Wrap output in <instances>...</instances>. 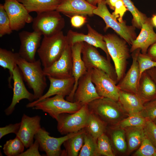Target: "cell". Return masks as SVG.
<instances>
[{"label":"cell","instance_id":"obj_1","mask_svg":"<svg viewBox=\"0 0 156 156\" xmlns=\"http://www.w3.org/2000/svg\"><path fill=\"white\" fill-rule=\"evenodd\" d=\"M16 63L24 80L28 87L33 90L35 100L38 99L43 95L47 86L46 76L40 60L30 62L19 56Z\"/></svg>","mask_w":156,"mask_h":156},{"label":"cell","instance_id":"obj_2","mask_svg":"<svg viewBox=\"0 0 156 156\" xmlns=\"http://www.w3.org/2000/svg\"><path fill=\"white\" fill-rule=\"evenodd\" d=\"M90 113L95 114L108 126H116L129 115L118 101L106 98L95 99L88 104Z\"/></svg>","mask_w":156,"mask_h":156},{"label":"cell","instance_id":"obj_3","mask_svg":"<svg viewBox=\"0 0 156 156\" xmlns=\"http://www.w3.org/2000/svg\"><path fill=\"white\" fill-rule=\"evenodd\" d=\"M103 39L114 62L118 83L125 74L127 60L130 57V49L127 42L115 34L104 35Z\"/></svg>","mask_w":156,"mask_h":156},{"label":"cell","instance_id":"obj_4","mask_svg":"<svg viewBox=\"0 0 156 156\" xmlns=\"http://www.w3.org/2000/svg\"><path fill=\"white\" fill-rule=\"evenodd\" d=\"M68 45L66 36L62 31L51 36H43L37 51L43 68L58 60Z\"/></svg>","mask_w":156,"mask_h":156},{"label":"cell","instance_id":"obj_5","mask_svg":"<svg viewBox=\"0 0 156 156\" xmlns=\"http://www.w3.org/2000/svg\"><path fill=\"white\" fill-rule=\"evenodd\" d=\"M106 5L105 1L99 3L93 10V14L99 16L104 21L105 31L109 28L112 29L128 44L131 45L137 37L135 27L133 25H127L125 21L119 22L109 12Z\"/></svg>","mask_w":156,"mask_h":156},{"label":"cell","instance_id":"obj_6","mask_svg":"<svg viewBox=\"0 0 156 156\" xmlns=\"http://www.w3.org/2000/svg\"><path fill=\"white\" fill-rule=\"evenodd\" d=\"M64 97L59 95L46 98L34 105L32 109L40 110L47 113L56 120L59 115L62 113L72 114L78 111L83 105L76 102L65 100Z\"/></svg>","mask_w":156,"mask_h":156},{"label":"cell","instance_id":"obj_7","mask_svg":"<svg viewBox=\"0 0 156 156\" xmlns=\"http://www.w3.org/2000/svg\"><path fill=\"white\" fill-rule=\"evenodd\" d=\"M65 25L64 18L55 10L37 14L33 18L32 28L43 36L48 37L62 31Z\"/></svg>","mask_w":156,"mask_h":156},{"label":"cell","instance_id":"obj_8","mask_svg":"<svg viewBox=\"0 0 156 156\" xmlns=\"http://www.w3.org/2000/svg\"><path fill=\"white\" fill-rule=\"evenodd\" d=\"M81 53L87 70L93 69L102 70L109 75L116 84L118 83L114 67L107 57L100 54L96 47L83 42Z\"/></svg>","mask_w":156,"mask_h":156},{"label":"cell","instance_id":"obj_9","mask_svg":"<svg viewBox=\"0 0 156 156\" xmlns=\"http://www.w3.org/2000/svg\"><path fill=\"white\" fill-rule=\"evenodd\" d=\"M90 114L88 105L86 104L75 113L60 114L57 120L58 131L63 135L81 130L86 127Z\"/></svg>","mask_w":156,"mask_h":156},{"label":"cell","instance_id":"obj_10","mask_svg":"<svg viewBox=\"0 0 156 156\" xmlns=\"http://www.w3.org/2000/svg\"><path fill=\"white\" fill-rule=\"evenodd\" d=\"M91 78L100 96L118 101L120 90L109 75L102 70L93 69L91 70Z\"/></svg>","mask_w":156,"mask_h":156},{"label":"cell","instance_id":"obj_11","mask_svg":"<svg viewBox=\"0 0 156 156\" xmlns=\"http://www.w3.org/2000/svg\"><path fill=\"white\" fill-rule=\"evenodd\" d=\"M82 129L68 133L63 137L55 138L50 136L49 133L44 128H41L34 138L39 143L40 150L44 151L47 156H62V145L69 138L79 133Z\"/></svg>","mask_w":156,"mask_h":156},{"label":"cell","instance_id":"obj_12","mask_svg":"<svg viewBox=\"0 0 156 156\" xmlns=\"http://www.w3.org/2000/svg\"><path fill=\"white\" fill-rule=\"evenodd\" d=\"M3 5L12 31H19L26 23L32 22L34 18L24 5L17 0H5Z\"/></svg>","mask_w":156,"mask_h":156},{"label":"cell","instance_id":"obj_13","mask_svg":"<svg viewBox=\"0 0 156 156\" xmlns=\"http://www.w3.org/2000/svg\"><path fill=\"white\" fill-rule=\"evenodd\" d=\"M87 34L69 30L66 35L68 45L70 46L79 42H84L101 49L105 53L107 59L110 61L111 57L108 53L103 36L94 29L89 24L87 25Z\"/></svg>","mask_w":156,"mask_h":156},{"label":"cell","instance_id":"obj_14","mask_svg":"<svg viewBox=\"0 0 156 156\" xmlns=\"http://www.w3.org/2000/svg\"><path fill=\"white\" fill-rule=\"evenodd\" d=\"M42 35L33 31H22L18 34L21 45L18 52L21 57L27 61L36 60L35 55L41 44Z\"/></svg>","mask_w":156,"mask_h":156},{"label":"cell","instance_id":"obj_15","mask_svg":"<svg viewBox=\"0 0 156 156\" xmlns=\"http://www.w3.org/2000/svg\"><path fill=\"white\" fill-rule=\"evenodd\" d=\"M71 47L67 46L60 57L49 67L43 68L46 76L59 79L73 77Z\"/></svg>","mask_w":156,"mask_h":156},{"label":"cell","instance_id":"obj_16","mask_svg":"<svg viewBox=\"0 0 156 156\" xmlns=\"http://www.w3.org/2000/svg\"><path fill=\"white\" fill-rule=\"evenodd\" d=\"M12 79L14 81L12 100L10 105L4 111L7 116L13 112L16 105L21 100L27 99L30 102L35 100L34 94L29 92L26 88L22 74L17 65L12 72Z\"/></svg>","mask_w":156,"mask_h":156},{"label":"cell","instance_id":"obj_17","mask_svg":"<svg viewBox=\"0 0 156 156\" xmlns=\"http://www.w3.org/2000/svg\"><path fill=\"white\" fill-rule=\"evenodd\" d=\"M91 70L87 72L79 79L75 92L74 102L83 105L87 104L102 97L97 94L91 78Z\"/></svg>","mask_w":156,"mask_h":156},{"label":"cell","instance_id":"obj_18","mask_svg":"<svg viewBox=\"0 0 156 156\" xmlns=\"http://www.w3.org/2000/svg\"><path fill=\"white\" fill-rule=\"evenodd\" d=\"M50 82L49 88L47 92L38 99L27 104V108L32 107L36 103L54 95H59L64 97L68 96L72 92L75 83L73 77L64 79L48 77Z\"/></svg>","mask_w":156,"mask_h":156},{"label":"cell","instance_id":"obj_19","mask_svg":"<svg viewBox=\"0 0 156 156\" xmlns=\"http://www.w3.org/2000/svg\"><path fill=\"white\" fill-rule=\"evenodd\" d=\"M41 119L40 116L38 115L30 117L23 114L16 136L22 142L25 148H29L34 143L35 135L41 128Z\"/></svg>","mask_w":156,"mask_h":156},{"label":"cell","instance_id":"obj_20","mask_svg":"<svg viewBox=\"0 0 156 156\" xmlns=\"http://www.w3.org/2000/svg\"><path fill=\"white\" fill-rule=\"evenodd\" d=\"M140 52V49H138L132 52V62L130 67L117 85L120 90L136 94L140 76L138 61V56Z\"/></svg>","mask_w":156,"mask_h":156},{"label":"cell","instance_id":"obj_21","mask_svg":"<svg viewBox=\"0 0 156 156\" xmlns=\"http://www.w3.org/2000/svg\"><path fill=\"white\" fill-rule=\"evenodd\" d=\"M96 7L86 0H62L56 10L70 18L76 15L92 16Z\"/></svg>","mask_w":156,"mask_h":156},{"label":"cell","instance_id":"obj_22","mask_svg":"<svg viewBox=\"0 0 156 156\" xmlns=\"http://www.w3.org/2000/svg\"><path fill=\"white\" fill-rule=\"evenodd\" d=\"M153 28L150 18L148 17L142 24L139 35L132 42L130 52L140 49L141 53H147L150 46L156 42V33Z\"/></svg>","mask_w":156,"mask_h":156},{"label":"cell","instance_id":"obj_23","mask_svg":"<svg viewBox=\"0 0 156 156\" xmlns=\"http://www.w3.org/2000/svg\"><path fill=\"white\" fill-rule=\"evenodd\" d=\"M83 42H77L71 46L73 62L72 74L75 82L72 92L68 96H66V100L70 102L74 101V95L79 79L87 71L81 56Z\"/></svg>","mask_w":156,"mask_h":156},{"label":"cell","instance_id":"obj_24","mask_svg":"<svg viewBox=\"0 0 156 156\" xmlns=\"http://www.w3.org/2000/svg\"><path fill=\"white\" fill-rule=\"evenodd\" d=\"M136 94L144 104L156 98V86L146 71L140 75Z\"/></svg>","mask_w":156,"mask_h":156},{"label":"cell","instance_id":"obj_25","mask_svg":"<svg viewBox=\"0 0 156 156\" xmlns=\"http://www.w3.org/2000/svg\"><path fill=\"white\" fill-rule=\"evenodd\" d=\"M118 101L129 115L140 113L144 107V103L136 94L120 90Z\"/></svg>","mask_w":156,"mask_h":156},{"label":"cell","instance_id":"obj_26","mask_svg":"<svg viewBox=\"0 0 156 156\" xmlns=\"http://www.w3.org/2000/svg\"><path fill=\"white\" fill-rule=\"evenodd\" d=\"M108 137L114 151L121 153L127 149L125 132L124 128L118 125L108 126L105 133Z\"/></svg>","mask_w":156,"mask_h":156},{"label":"cell","instance_id":"obj_27","mask_svg":"<svg viewBox=\"0 0 156 156\" xmlns=\"http://www.w3.org/2000/svg\"><path fill=\"white\" fill-rule=\"evenodd\" d=\"M22 3L28 12L37 14L56 10L60 1L58 0H17Z\"/></svg>","mask_w":156,"mask_h":156},{"label":"cell","instance_id":"obj_28","mask_svg":"<svg viewBox=\"0 0 156 156\" xmlns=\"http://www.w3.org/2000/svg\"><path fill=\"white\" fill-rule=\"evenodd\" d=\"M143 127H131L124 128L129 153L132 152L141 145L145 137Z\"/></svg>","mask_w":156,"mask_h":156},{"label":"cell","instance_id":"obj_29","mask_svg":"<svg viewBox=\"0 0 156 156\" xmlns=\"http://www.w3.org/2000/svg\"><path fill=\"white\" fill-rule=\"evenodd\" d=\"M84 128L79 134L66 140L63 144L65 150H62V156H77L84 142Z\"/></svg>","mask_w":156,"mask_h":156},{"label":"cell","instance_id":"obj_30","mask_svg":"<svg viewBox=\"0 0 156 156\" xmlns=\"http://www.w3.org/2000/svg\"><path fill=\"white\" fill-rule=\"evenodd\" d=\"M107 127L108 125L98 116L90 113L84 129L86 131L97 141L99 137L106 133Z\"/></svg>","mask_w":156,"mask_h":156},{"label":"cell","instance_id":"obj_31","mask_svg":"<svg viewBox=\"0 0 156 156\" xmlns=\"http://www.w3.org/2000/svg\"><path fill=\"white\" fill-rule=\"evenodd\" d=\"M20 56L18 53L12 51L1 48H0V66L4 69L9 70L10 76L8 81L10 84L12 77V72L17 65V60Z\"/></svg>","mask_w":156,"mask_h":156},{"label":"cell","instance_id":"obj_32","mask_svg":"<svg viewBox=\"0 0 156 156\" xmlns=\"http://www.w3.org/2000/svg\"><path fill=\"white\" fill-rule=\"evenodd\" d=\"M25 146L17 136L13 139L7 141L3 147V152L7 156H19L23 153Z\"/></svg>","mask_w":156,"mask_h":156},{"label":"cell","instance_id":"obj_33","mask_svg":"<svg viewBox=\"0 0 156 156\" xmlns=\"http://www.w3.org/2000/svg\"><path fill=\"white\" fill-rule=\"evenodd\" d=\"M125 5L132 14V25L141 29L142 24L148 18L145 14L140 11L131 0H122Z\"/></svg>","mask_w":156,"mask_h":156},{"label":"cell","instance_id":"obj_34","mask_svg":"<svg viewBox=\"0 0 156 156\" xmlns=\"http://www.w3.org/2000/svg\"><path fill=\"white\" fill-rule=\"evenodd\" d=\"M78 156H99L97 148V141L86 130L84 133L83 144Z\"/></svg>","mask_w":156,"mask_h":156},{"label":"cell","instance_id":"obj_35","mask_svg":"<svg viewBox=\"0 0 156 156\" xmlns=\"http://www.w3.org/2000/svg\"><path fill=\"white\" fill-rule=\"evenodd\" d=\"M97 148L99 156L115 155L109 138L105 133L98 138L97 140Z\"/></svg>","mask_w":156,"mask_h":156},{"label":"cell","instance_id":"obj_36","mask_svg":"<svg viewBox=\"0 0 156 156\" xmlns=\"http://www.w3.org/2000/svg\"><path fill=\"white\" fill-rule=\"evenodd\" d=\"M147 120L139 113H134L129 115L117 125L124 129L131 127H143Z\"/></svg>","mask_w":156,"mask_h":156},{"label":"cell","instance_id":"obj_37","mask_svg":"<svg viewBox=\"0 0 156 156\" xmlns=\"http://www.w3.org/2000/svg\"><path fill=\"white\" fill-rule=\"evenodd\" d=\"M134 156H156V148L145 136Z\"/></svg>","mask_w":156,"mask_h":156},{"label":"cell","instance_id":"obj_38","mask_svg":"<svg viewBox=\"0 0 156 156\" xmlns=\"http://www.w3.org/2000/svg\"><path fill=\"white\" fill-rule=\"evenodd\" d=\"M9 18L3 7L0 4V37L6 34H10L12 32Z\"/></svg>","mask_w":156,"mask_h":156},{"label":"cell","instance_id":"obj_39","mask_svg":"<svg viewBox=\"0 0 156 156\" xmlns=\"http://www.w3.org/2000/svg\"><path fill=\"white\" fill-rule=\"evenodd\" d=\"M139 113L147 119L153 120L156 119V98L145 103Z\"/></svg>","mask_w":156,"mask_h":156},{"label":"cell","instance_id":"obj_40","mask_svg":"<svg viewBox=\"0 0 156 156\" xmlns=\"http://www.w3.org/2000/svg\"><path fill=\"white\" fill-rule=\"evenodd\" d=\"M145 136L156 148V125L153 120L147 119L143 127Z\"/></svg>","mask_w":156,"mask_h":156},{"label":"cell","instance_id":"obj_41","mask_svg":"<svg viewBox=\"0 0 156 156\" xmlns=\"http://www.w3.org/2000/svg\"><path fill=\"white\" fill-rule=\"evenodd\" d=\"M138 61L139 66L140 76L144 72L152 68L156 67V61L151 59L146 54H143L140 52L138 56Z\"/></svg>","mask_w":156,"mask_h":156},{"label":"cell","instance_id":"obj_42","mask_svg":"<svg viewBox=\"0 0 156 156\" xmlns=\"http://www.w3.org/2000/svg\"><path fill=\"white\" fill-rule=\"evenodd\" d=\"M127 9L122 0H119L116 4L114 12L112 14L120 22L123 21V17Z\"/></svg>","mask_w":156,"mask_h":156},{"label":"cell","instance_id":"obj_43","mask_svg":"<svg viewBox=\"0 0 156 156\" xmlns=\"http://www.w3.org/2000/svg\"><path fill=\"white\" fill-rule=\"evenodd\" d=\"M21 122L14 124H10L0 128V139L5 135L10 133L17 134L20 128Z\"/></svg>","mask_w":156,"mask_h":156},{"label":"cell","instance_id":"obj_44","mask_svg":"<svg viewBox=\"0 0 156 156\" xmlns=\"http://www.w3.org/2000/svg\"><path fill=\"white\" fill-rule=\"evenodd\" d=\"M26 151L23 152L19 156H41L39 151V145L38 142L36 140Z\"/></svg>","mask_w":156,"mask_h":156},{"label":"cell","instance_id":"obj_45","mask_svg":"<svg viewBox=\"0 0 156 156\" xmlns=\"http://www.w3.org/2000/svg\"><path fill=\"white\" fill-rule=\"evenodd\" d=\"M87 18L85 16L76 15L70 18L72 26L75 27L79 28L86 22Z\"/></svg>","mask_w":156,"mask_h":156},{"label":"cell","instance_id":"obj_46","mask_svg":"<svg viewBox=\"0 0 156 156\" xmlns=\"http://www.w3.org/2000/svg\"><path fill=\"white\" fill-rule=\"evenodd\" d=\"M146 54L151 59L156 61V42L150 46Z\"/></svg>","mask_w":156,"mask_h":156},{"label":"cell","instance_id":"obj_47","mask_svg":"<svg viewBox=\"0 0 156 156\" xmlns=\"http://www.w3.org/2000/svg\"><path fill=\"white\" fill-rule=\"evenodd\" d=\"M155 82L156 86V67H154L146 70Z\"/></svg>","mask_w":156,"mask_h":156},{"label":"cell","instance_id":"obj_48","mask_svg":"<svg viewBox=\"0 0 156 156\" xmlns=\"http://www.w3.org/2000/svg\"><path fill=\"white\" fill-rule=\"evenodd\" d=\"M119 0H106L105 2L106 4L108 5L110 8L114 10L115 5Z\"/></svg>","mask_w":156,"mask_h":156},{"label":"cell","instance_id":"obj_49","mask_svg":"<svg viewBox=\"0 0 156 156\" xmlns=\"http://www.w3.org/2000/svg\"><path fill=\"white\" fill-rule=\"evenodd\" d=\"M91 5L96 6L99 3L103 1H105L106 0H86Z\"/></svg>","mask_w":156,"mask_h":156},{"label":"cell","instance_id":"obj_50","mask_svg":"<svg viewBox=\"0 0 156 156\" xmlns=\"http://www.w3.org/2000/svg\"><path fill=\"white\" fill-rule=\"evenodd\" d=\"M150 18L153 25L156 28V14L153 15Z\"/></svg>","mask_w":156,"mask_h":156},{"label":"cell","instance_id":"obj_51","mask_svg":"<svg viewBox=\"0 0 156 156\" xmlns=\"http://www.w3.org/2000/svg\"><path fill=\"white\" fill-rule=\"evenodd\" d=\"M156 125V119L153 120Z\"/></svg>","mask_w":156,"mask_h":156},{"label":"cell","instance_id":"obj_52","mask_svg":"<svg viewBox=\"0 0 156 156\" xmlns=\"http://www.w3.org/2000/svg\"><path fill=\"white\" fill-rule=\"evenodd\" d=\"M59 0V1H62V0Z\"/></svg>","mask_w":156,"mask_h":156}]
</instances>
